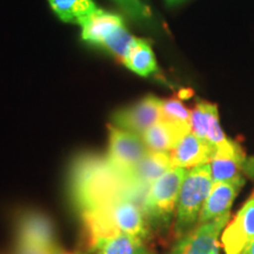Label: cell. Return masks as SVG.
Segmentation results:
<instances>
[{
    "label": "cell",
    "mask_w": 254,
    "mask_h": 254,
    "mask_svg": "<svg viewBox=\"0 0 254 254\" xmlns=\"http://www.w3.org/2000/svg\"><path fill=\"white\" fill-rule=\"evenodd\" d=\"M161 112H163V119L190 124V112L192 111L187 109L183 100L177 97L164 99L161 103Z\"/></svg>",
    "instance_id": "20"
},
{
    "label": "cell",
    "mask_w": 254,
    "mask_h": 254,
    "mask_svg": "<svg viewBox=\"0 0 254 254\" xmlns=\"http://www.w3.org/2000/svg\"><path fill=\"white\" fill-rule=\"evenodd\" d=\"M185 1L186 0H165V2L170 6H176V5L183 4V2H185Z\"/></svg>",
    "instance_id": "24"
},
{
    "label": "cell",
    "mask_w": 254,
    "mask_h": 254,
    "mask_svg": "<svg viewBox=\"0 0 254 254\" xmlns=\"http://www.w3.org/2000/svg\"><path fill=\"white\" fill-rule=\"evenodd\" d=\"M81 217L90 239L123 233L145 241L150 236V226L141 207L129 198L119 199Z\"/></svg>",
    "instance_id": "2"
},
{
    "label": "cell",
    "mask_w": 254,
    "mask_h": 254,
    "mask_svg": "<svg viewBox=\"0 0 254 254\" xmlns=\"http://www.w3.org/2000/svg\"><path fill=\"white\" fill-rule=\"evenodd\" d=\"M124 65L135 74L141 77H151L159 72L154 52L147 41L136 38L134 45L129 51Z\"/></svg>",
    "instance_id": "17"
},
{
    "label": "cell",
    "mask_w": 254,
    "mask_h": 254,
    "mask_svg": "<svg viewBox=\"0 0 254 254\" xmlns=\"http://www.w3.org/2000/svg\"><path fill=\"white\" fill-rule=\"evenodd\" d=\"M215 147L207 140L190 132L170 152L172 167L193 168L209 164L214 155Z\"/></svg>",
    "instance_id": "11"
},
{
    "label": "cell",
    "mask_w": 254,
    "mask_h": 254,
    "mask_svg": "<svg viewBox=\"0 0 254 254\" xmlns=\"http://www.w3.org/2000/svg\"><path fill=\"white\" fill-rule=\"evenodd\" d=\"M62 21L81 25L97 11L93 0H47Z\"/></svg>",
    "instance_id": "18"
},
{
    "label": "cell",
    "mask_w": 254,
    "mask_h": 254,
    "mask_svg": "<svg viewBox=\"0 0 254 254\" xmlns=\"http://www.w3.org/2000/svg\"><path fill=\"white\" fill-rule=\"evenodd\" d=\"M186 173V168L172 167L152 184L141 204L148 226L155 230L170 226Z\"/></svg>",
    "instance_id": "4"
},
{
    "label": "cell",
    "mask_w": 254,
    "mask_h": 254,
    "mask_svg": "<svg viewBox=\"0 0 254 254\" xmlns=\"http://www.w3.org/2000/svg\"><path fill=\"white\" fill-rule=\"evenodd\" d=\"M172 168L170 153L150 151L133 168L131 179L134 187L144 196L152 184Z\"/></svg>",
    "instance_id": "15"
},
{
    "label": "cell",
    "mask_w": 254,
    "mask_h": 254,
    "mask_svg": "<svg viewBox=\"0 0 254 254\" xmlns=\"http://www.w3.org/2000/svg\"><path fill=\"white\" fill-rule=\"evenodd\" d=\"M209 164L200 165L187 171L178 199L174 237L186 236L196 226L200 212L213 186Z\"/></svg>",
    "instance_id": "3"
},
{
    "label": "cell",
    "mask_w": 254,
    "mask_h": 254,
    "mask_svg": "<svg viewBox=\"0 0 254 254\" xmlns=\"http://www.w3.org/2000/svg\"><path fill=\"white\" fill-rule=\"evenodd\" d=\"M17 243L51 250L56 245L53 222L44 213L37 211L25 212L17 220Z\"/></svg>",
    "instance_id": "9"
},
{
    "label": "cell",
    "mask_w": 254,
    "mask_h": 254,
    "mask_svg": "<svg viewBox=\"0 0 254 254\" xmlns=\"http://www.w3.org/2000/svg\"><path fill=\"white\" fill-rule=\"evenodd\" d=\"M13 254H51V250L26 245V244L15 243Z\"/></svg>",
    "instance_id": "21"
},
{
    "label": "cell",
    "mask_w": 254,
    "mask_h": 254,
    "mask_svg": "<svg viewBox=\"0 0 254 254\" xmlns=\"http://www.w3.org/2000/svg\"><path fill=\"white\" fill-rule=\"evenodd\" d=\"M136 24L151 26L154 21L153 13L147 0H113Z\"/></svg>",
    "instance_id": "19"
},
{
    "label": "cell",
    "mask_w": 254,
    "mask_h": 254,
    "mask_svg": "<svg viewBox=\"0 0 254 254\" xmlns=\"http://www.w3.org/2000/svg\"><path fill=\"white\" fill-rule=\"evenodd\" d=\"M240 254H254V239L251 241L250 245L246 247L245 250L243 251Z\"/></svg>",
    "instance_id": "23"
},
{
    "label": "cell",
    "mask_w": 254,
    "mask_h": 254,
    "mask_svg": "<svg viewBox=\"0 0 254 254\" xmlns=\"http://www.w3.org/2000/svg\"><path fill=\"white\" fill-rule=\"evenodd\" d=\"M109 128V153L107 158L120 172L131 176L132 170L150 152L142 136L118 128L112 124Z\"/></svg>",
    "instance_id": "5"
},
{
    "label": "cell",
    "mask_w": 254,
    "mask_h": 254,
    "mask_svg": "<svg viewBox=\"0 0 254 254\" xmlns=\"http://www.w3.org/2000/svg\"><path fill=\"white\" fill-rule=\"evenodd\" d=\"M230 220V213L206 224L196 225L186 236L178 239L167 254H220L219 237Z\"/></svg>",
    "instance_id": "7"
},
{
    "label": "cell",
    "mask_w": 254,
    "mask_h": 254,
    "mask_svg": "<svg viewBox=\"0 0 254 254\" xmlns=\"http://www.w3.org/2000/svg\"><path fill=\"white\" fill-rule=\"evenodd\" d=\"M190 132V124L177 123L161 118L141 136L150 151L170 153L178 142Z\"/></svg>",
    "instance_id": "14"
},
{
    "label": "cell",
    "mask_w": 254,
    "mask_h": 254,
    "mask_svg": "<svg viewBox=\"0 0 254 254\" xmlns=\"http://www.w3.org/2000/svg\"><path fill=\"white\" fill-rule=\"evenodd\" d=\"M51 254H74V253L68 252V251L64 250L63 247H60L58 244H56V245L51 249Z\"/></svg>",
    "instance_id": "22"
},
{
    "label": "cell",
    "mask_w": 254,
    "mask_h": 254,
    "mask_svg": "<svg viewBox=\"0 0 254 254\" xmlns=\"http://www.w3.org/2000/svg\"><path fill=\"white\" fill-rule=\"evenodd\" d=\"M90 247L94 254H154L142 240L123 233L90 239Z\"/></svg>",
    "instance_id": "16"
},
{
    "label": "cell",
    "mask_w": 254,
    "mask_h": 254,
    "mask_svg": "<svg viewBox=\"0 0 254 254\" xmlns=\"http://www.w3.org/2000/svg\"><path fill=\"white\" fill-rule=\"evenodd\" d=\"M161 103L163 99L153 94L146 95L138 103L117 111L112 116V125L142 135L163 118Z\"/></svg>",
    "instance_id": "6"
},
{
    "label": "cell",
    "mask_w": 254,
    "mask_h": 254,
    "mask_svg": "<svg viewBox=\"0 0 254 254\" xmlns=\"http://www.w3.org/2000/svg\"><path fill=\"white\" fill-rule=\"evenodd\" d=\"M244 185H245V178L230 180V182L214 183L202 206L196 225L206 224L230 213L232 204Z\"/></svg>",
    "instance_id": "10"
},
{
    "label": "cell",
    "mask_w": 254,
    "mask_h": 254,
    "mask_svg": "<svg viewBox=\"0 0 254 254\" xmlns=\"http://www.w3.org/2000/svg\"><path fill=\"white\" fill-rule=\"evenodd\" d=\"M80 26L82 40L104 49L119 31L125 28V23L120 15L98 8Z\"/></svg>",
    "instance_id": "13"
},
{
    "label": "cell",
    "mask_w": 254,
    "mask_h": 254,
    "mask_svg": "<svg viewBox=\"0 0 254 254\" xmlns=\"http://www.w3.org/2000/svg\"><path fill=\"white\" fill-rule=\"evenodd\" d=\"M68 192L80 215L98 211L119 199H144L133 185L131 176L114 167L107 155L94 153H82L73 159Z\"/></svg>",
    "instance_id": "1"
},
{
    "label": "cell",
    "mask_w": 254,
    "mask_h": 254,
    "mask_svg": "<svg viewBox=\"0 0 254 254\" xmlns=\"http://www.w3.org/2000/svg\"><path fill=\"white\" fill-rule=\"evenodd\" d=\"M254 239V190L221 236L225 254H240Z\"/></svg>",
    "instance_id": "8"
},
{
    "label": "cell",
    "mask_w": 254,
    "mask_h": 254,
    "mask_svg": "<svg viewBox=\"0 0 254 254\" xmlns=\"http://www.w3.org/2000/svg\"><path fill=\"white\" fill-rule=\"evenodd\" d=\"M190 132L207 140L214 147L228 140L219 123L218 106L199 100L190 112Z\"/></svg>",
    "instance_id": "12"
}]
</instances>
